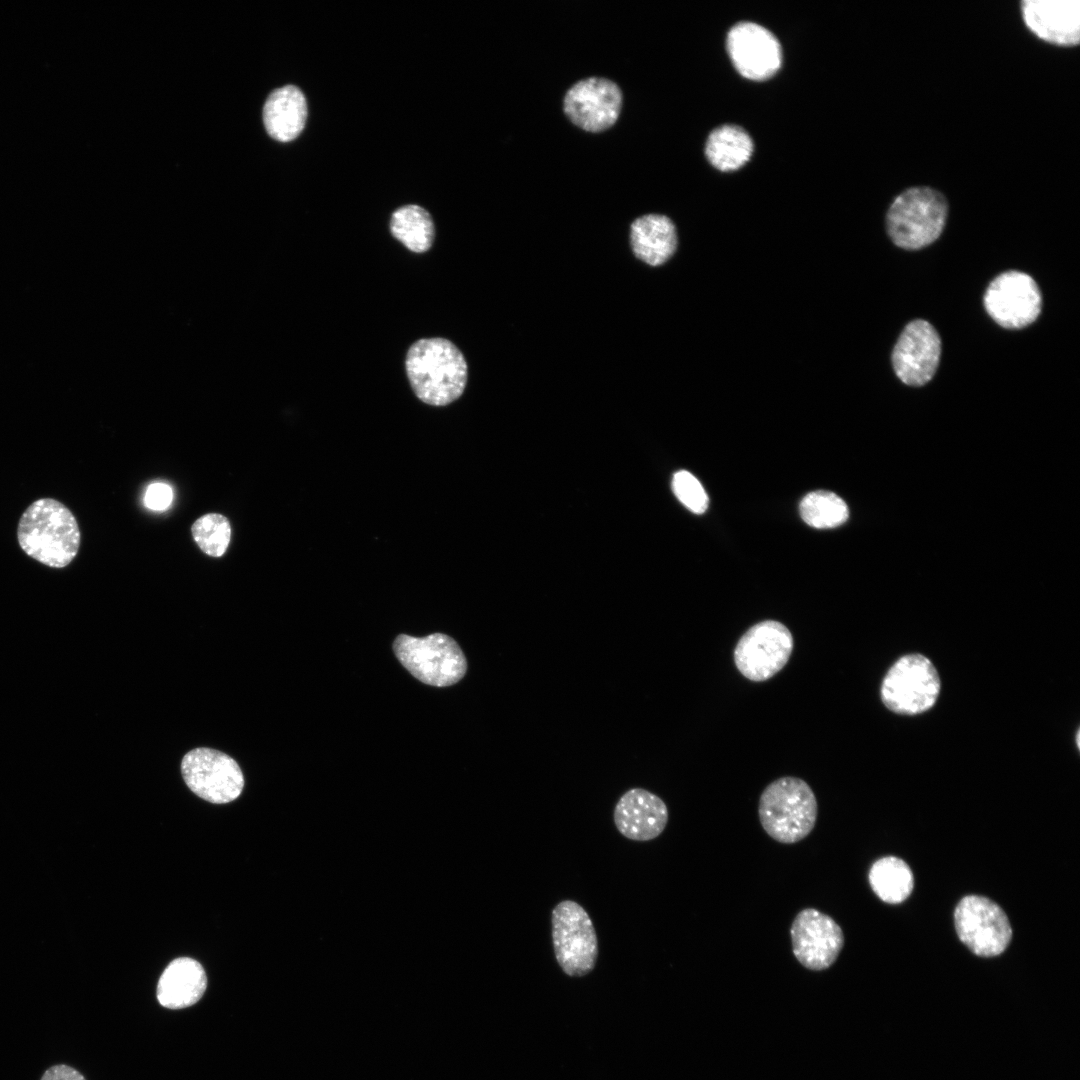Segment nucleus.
Listing matches in <instances>:
<instances>
[{
  "instance_id": "nucleus-1",
  "label": "nucleus",
  "mask_w": 1080,
  "mask_h": 1080,
  "mask_svg": "<svg viewBox=\"0 0 1080 1080\" xmlns=\"http://www.w3.org/2000/svg\"><path fill=\"white\" fill-rule=\"evenodd\" d=\"M405 368L415 395L432 406L454 402L467 383L466 360L459 348L445 338H423L413 343L406 354Z\"/></svg>"
},
{
  "instance_id": "nucleus-2",
  "label": "nucleus",
  "mask_w": 1080,
  "mask_h": 1080,
  "mask_svg": "<svg viewBox=\"0 0 1080 1080\" xmlns=\"http://www.w3.org/2000/svg\"><path fill=\"white\" fill-rule=\"evenodd\" d=\"M17 539L31 558L53 568H63L76 557L80 529L72 512L53 498L31 503L19 519Z\"/></svg>"
},
{
  "instance_id": "nucleus-3",
  "label": "nucleus",
  "mask_w": 1080,
  "mask_h": 1080,
  "mask_svg": "<svg viewBox=\"0 0 1080 1080\" xmlns=\"http://www.w3.org/2000/svg\"><path fill=\"white\" fill-rule=\"evenodd\" d=\"M760 823L777 842L793 844L813 830L817 820V800L806 781L784 776L768 784L758 805Z\"/></svg>"
},
{
  "instance_id": "nucleus-4",
  "label": "nucleus",
  "mask_w": 1080,
  "mask_h": 1080,
  "mask_svg": "<svg viewBox=\"0 0 1080 1080\" xmlns=\"http://www.w3.org/2000/svg\"><path fill=\"white\" fill-rule=\"evenodd\" d=\"M948 209V201L940 191L928 186L907 188L888 208L887 234L902 249L924 248L943 232Z\"/></svg>"
},
{
  "instance_id": "nucleus-5",
  "label": "nucleus",
  "mask_w": 1080,
  "mask_h": 1080,
  "mask_svg": "<svg viewBox=\"0 0 1080 1080\" xmlns=\"http://www.w3.org/2000/svg\"><path fill=\"white\" fill-rule=\"evenodd\" d=\"M400 663L419 681L437 687L459 682L467 671V661L458 643L448 635L426 637L401 634L393 643Z\"/></svg>"
},
{
  "instance_id": "nucleus-6",
  "label": "nucleus",
  "mask_w": 1080,
  "mask_h": 1080,
  "mask_svg": "<svg viewBox=\"0 0 1080 1080\" xmlns=\"http://www.w3.org/2000/svg\"><path fill=\"white\" fill-rule=\"evenodd\" d=\"M551 937L554 955L561 970L570 977L590 973L597 962V933L587 911L576 901L566 899L551 911Z\"/></svg>"
},
{
  "instance_id": "nucleus-7",
  "label": "nucleus",
  "mask_w": 1080,
  "mask_h": 1080,
  "mask_svg": "<svg viewBox=\"0 0 1080 1080\" xmlns=\"http://www.w3.org/2000/svg\"><path fill=\"white\" fill-rule=\"evenodd\" d=\"M940 687L933 663L921 654H908L889 668L882 680L880 696L890 711L916 715L934 706Z\"/></svg>"
},
{
  "instance_id": "nucleus-8",
  "label": "nucleus",
  "mask_w": 1080,
  "mask_h": 1080,
  "mask_svg": "<svg viewBox=\"0 0 1080 1080\" xmlns=\"http://www.w3.org/2000/svg\"><path fill=\"white\" fill-rule=\"evenodd\" d=\"M790 630L776 620H764L748 628L733 652L739 672L754 682L775 676L789 661L793 651Z\"/></svg>"
},
{
  "instance_id": "nucleus-9",
  "label": "nucleus",
  "mask_w": 1080,
  "mask_h": 1080,
  "mask_svg": "<svg viewBox=\"0 0 1080 1080\" xmlns=\"http://www.w3.org/2000/svg\"><path fill=\"white\" fill-rule=\"evenodd\" d=\"M959 939L976 955L993 957L1009 945L1012 929L1003 909L984 896L968 895L954 912Z\"/></svg>"
},
{
  "instance_id": "nucleus-10",
  "label": "nucleus",
  "mask_w": 1080,
  "mask_h": 1080,
  "mask_svg": "<svg viewBox=\"0 0 1080 1080\" xmlns=\"http://www.w3.org/2000/svg\"><path fill=\"white\" fill-rule=\"evenodd\" d=\"M983 303L987 314L999 326L1021 329L1032 324L1040 315L1042 295L1030 275L1009 270L989 283Z\"/></svg>"
},
{
  "instance_id": "nucleus-11",
  "label": "nucleus",
  "mask_w": 1080,
  "mask_h": 1080,
  "mask_svg": "<svg viewBox=\"0 0 1080 1080\" xmlns=\"http://www.w3.org/2000/svg\"><path fill=\"white\" fill-rule=\"evenodd\" d=\"M181 771L190 790L211 803H229L244 787L237 762L218 750L196 748L189 751L182 759Z\"/></svg>"
},
{
  "instance_id": "nucleus-12",
  "label": "nucleus",
  "mask_w": 1080,
  "mask_h": 1080,
  "mask_svg": "<svg viewBox=\"0 0 1080 1080\" xmlns=\"http://www.w3.org/2000/svg\"><path fill=\"white\" fill-rule=\"evenodd\" d=\"M941 355V339L928 321H910L900 333L891 354L899 380L912 387L923 386L936 373Z\"/></svg>"
},
{
  "instance_id": "nucleus-13",
  "label": "nucleus",
  "mask_w": 1080,
  "mask_h": 1080,
  "mask_svg": "<svg viewBox=\"0 0 1080 1080\" xmlns=\"http://www.w3.org/2000/svg\"><path fill=\"white\" fill-rule=\"evenodd\" d=\"M793 954L807 969L821 971L837 960L843 946L842 928L829 915L805 908L790 927Z\"/></svg>"
},
{
  "instance_id": "nucleus-14",
  "label": "nucleus",
  "mask_w": 1080,
  "mask_h": 1080,
  "mask_svg": "<svg viewBox=\"0 0 1080 1080\" xmlns=\"http://www.w3.org/2000/svg\"><path fill=\"white\" fill-rule=\"evenodd\" d=\"M622 105V92L616 82L591 76L574 83L566 92L563 108L578 126L600 131L617 119Z\"/></svg>"
},
{
  "instance_id": "nucleus-15",
  "label": "nucleus",
  "mask_w": 1080,
  "mask_h": 1080,
  "mask_svg": "<svg viewBox=\"0 0 1080 1080\" xmlns=\"http://www.w3.org/2000/svg\"><path fill=\"white\" fill-rule=\"evenodd\" d=\"M727 50L738 72L752 80L771 77L782 63L778 39L771 31L753 22H739L729 30Z\"/></svg>"
},
{
  "instance_id": "nucleus-16",
  "label": "nucleus",
  "mask_w": 1080,
  "mask_h": 1080,
  "mask_svg": "<svg viewBox=\"0 0 1080 1080\" xmlns=\"http://www.w3.org/2000/svg\"><path fill=\"white\" fill-rule=\"evenodd\" d=\"M1020 10L1026 27L1039 39L1062 47L1079 44L1078 0H1023Z\"/></svg>"
},
{
  "instance_id": "nucleus-17",
  "label": "nucleus",
  "mask_w": 1080,
  "mask_h": 1080,
  "mask_svg": "<svg viewBox=\"0 0 1080 1080\" xmlns=\"http://www.w3.org/2000/svg\"><path fill=\"white\" fill-rule=\"evenodd\" d=\"M668 818L665 802L644 788L626 791L613 811L614 824L619 833L639 842L657 838L666 828Z\"/></svg>"
},
{
  "instance_id": "nucleus-18",
  "label": "nucleus",
  "mask_w": 1080,
  "mask_h": 1080,
  "mask_svg": "<svg viewBox=\"0 0 1080 1080\" xmlns=\"http://www.w3.org/2000/svg\"><path fill=\"white\" fill-rule=\"evenodd\" d=\"M206 988L207 976L202 965L192 958L180 957L163 971L156 995L163 1007L182 1009L197 1003Z\"/></svg>"
},
{
  "instance_id": "nucleus-19",
  "label": "nucleus",
  "mask_w": 1080,
  "mask_h": 1080,
  "mask_svg": "<svg viewBox=\"0 0 1080 1080\" xmlns=\"http://www.w3.org/2000/svg\"><path fill=\"white\" fill-rule=\"evenodd\" d=\"M630 241L634 255L651 266L668 261L677 249V232L672 220L662 214H646L631 224Z\"/></svg>"
},
{
  "instance_id": "nucleus-20",
  "label": "nucleus",
  "mask_w": 1080,
  "mask_h": 1080,
  "mask_svg": "<svg viewBox=\"0 0 1080 1080\" xmlns=\"http://www.w3.org/2000/svg\"><path fill=\"white\" fill-rule=\"evenodd\" d=\"M306 117L305 96L293 85L274 90L263 108V120L268 134L281 142L295 139L303 130Z\"/></svg>"
},
{
  "instance_id": "nucleus-21",
  "label": "nucleus",
  "mask_w": 1080,
  "mask_h": 1080,
  "mask_svg": "<svg viewBox=\"0 0 1080 1080\" xmlns=\"http://www.w3.org/2000/svg\"><path fill=\"white\" fill-rule=\"evenodd\" d=\"M753 142L740 126L726 124L714 129L706 141L705 153L709 162L721 171H733L751 157Z\"/></svg>"
},
{
  "instance_id": "nucleus-22",
  "label": "nucleus",
  "mask_w": 1080,
  "mask_h": 1080,
  "mask_svg": "<svg viewBox=\"0 0 1080 1080\" xmlns=\"http://www.w3.org/2000/svg\"><path fill=\"white\" fill-rule=\"evenodd\" d=\"M873 892L884 902L897 904L911 894L914 878L910 867L902 859L886 856L875 861L868 874Z\"/></svg>"
},
{
  "instance_id": "nucleus-23",
  "label": "nucleus",
  "mask_w": 1080,
  "mask_h": 1080,
  "mask_svg": "<svg viewBox=\"0 0 1080 1080\" xmlns=\"http://www.w3.org/2000/svg\"><path fill=\"white\" fill-rule=\"evenodd\" d=\"M390 230L397 240L415 253H423L433 244V220L424 208L417 205H406L395 210L391 216Z\"/></svg>"
},
{
  "instance_id": "nucleus-24",
  "label": "nucleus",
  "mask_w": 1080,
  "mask_h": 1080,
  "mask_svg": "<svg viewBox=\"0 0 1080 1080\" xmlns=\"http://www.w3.org/2000/svg\"><path fill=\"white\" fill-rule=\"evenodd\" d=\"M800 514L808 525L823 529L842 525L848 519L849 511L845 501L838 495L819 490L802 499Z\"/></svg>"
},
{
  "instance_id": "nucleus-25",
  "label": "nucleus",
  "mask_w": 1080,
  "mask_h": 1080,
  "mask_svg": "<svg viewBox=\"0 0 1080 1080\" xmlns=\"http://www.w3.org/2000/svg\"><path fill=\"white\" fill-rule=\"evenodd\" d=\"M193 539L199 549L208 556H223L231 541V524L220 513H207L191 526Z\"/></svg>"
},
{
  "instance_id": "nucleus-26",
  "label": "nucleus",
  "mask_w": 1080,
  "mask_h": 1080,
  "mask_svg": "<svg viewBox=\"0 0 1080 1080\" xmlns=\"http://www.w3.org/2000/svg\"><path fill=\"white\" fill-rule=\"evenodd\" d=\"M673 491L678 500L690 511L702 514L707 510L709 499L699 480L686 470L678 471L672 480Z\"/></svg>"
},
{
  "instance_id": "nucleus-27",
  "label": "nucleus",
  "mask_w": 1080,
  "mask_h": 1080,
  "mask_svg": "<svg viewBox=\"0 0 1080 1080\" xmlns=\"http://www.w3.org/2000/svg\"><path fill=\"white\" fill-rule=\"evenodd\" d=\"M172 498L170 486L165 483H153L146 490L144 502L148 508L162 511L170 506Z\"/></svg>"
},
{
  "instance_id": "nucleus-28",
  "label": "nucleus",
  "mask_w": 1080,
  "mask_h": 1080,
  "mask_svg": "<svg viewBox=\"0 0 1080 1080\" xmlns=\"http://www.w3.org/2000/svg\"><path fill=\"white\" fill-rule=\"evenodd\" d=\"M40 1080H86L75 1068L66 1064H57L48 1068Z\"/></svg>"
},
{
  "instance_id": "nucleus-29",
  "label": "nucleus",
  "mask_w": 1080,
  "mask_h": 1080,
  "mask_svg": "<svg viewBox=\"0 0 1080 1080\" xmlns=\"http://www.w3.org/2000/svg\"><path fill=\"white\" fill-rule=\"evenodd\" d=\"M1079 737H1080V736H1079V731H1077V734H1076V745H1077V747H1078V748H1079V745H1080V742H1079Z\"/></svg>"
}]
</instances>
